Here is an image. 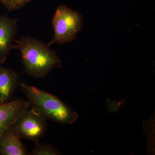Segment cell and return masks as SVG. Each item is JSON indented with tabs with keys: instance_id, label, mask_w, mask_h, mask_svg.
<instances>
[{
	"instance_id": "8992f818",
	"label": "cell",
	"mask_w": 155,
	"mask_h": 155,
	"mask_svg": "<svg viewBox=\"0 0 155 155\" xmlns=\"http://www.w3.org/2000/svg\"><path fill=\"white\" fill-rule=\"evenodd\" d=\"M29 107L28 101L19 99L0 105V137L13 125L23 111Z\"/></svg>"
},
{
	"instance_id": "3957f363",
	"label": "cell",
	"mask_w": 155,
	"mask_h": 155,
	"mask_svg": "<svg viewBox=\"0 0 155 155\" xmlns=\"http://www.w3.org/2000/svg\"><path fill=\"white\" fill-rule=\"evenodd\" d=\"M54 38L48 44L63 45L76 38L83 25L82 16L77 11L61 5L56 9L52 20Z\"/></svg>"
},
{
	"instance_id": "5b68a950",
	"label": "cell",
	"mask_w": 155,
	"mask_h": 155,
	"mask_svg": "<svg viewBox=\"0 0 155 155\" xmlns=\"http://www.w3.org/2000/svg\"><path fill=\"white\" fill-rule=\"evenodd\" d=\"M17 28L18 19L0 16V64L5 62L7 56L14 49Z\"/></svg>"
},
{
	"instance_id": "52a82bcc",
	"label": "cell",
	"mask_w": 155,
	"mask_h": 155,
	"mask_svg": "<svg viewBox=\"0 0 155 155\" xmlns=\"http://www.w3.org/2000/svg\"><path fill=\"white\" fill-rule=\"evenodd\" d=\"M20 83L18 72L0 66V105L11 101Z\"/></svg>"
},
{
	"instance_id": "9c48e42d",
	"label": "cell",
	"mask_w": 155,
	"mask_h": 155,
	"mask_svg": "<svg viewBox=\"0 0 155 155\" xmlns=\"http://www.w3.org/2000/svg\"><path fill=\"white\" fill-rule=\"evenodd\" d=\"M30 155H58L61 153L54 146L48 144H41L39 142L35 144L31 150Z\"/></svg>"
},
{
	"instance_id": "277c9868",
	"label": "cell",
	"mask_w": 155,
	"mask_h": 155,
	"mask_svg": "<svg viewBox=\"0 0 155 155\" xmlns=\"http://www.w3.org/2000/svg\"><path fill=\"white\" fill-rule=\"evenodd\" d=\"M30 108L20 114L12 126L20 138L31 140L36 144L46 133L47 120Z\"/></svg>"
},
{
	"instance_id": "7a4b0ae2",
	"label": "cell",
	"mask_w": 155,
	"mask_h": 155,
	"mask_svg": "<svg viewBox=\"0 0 155 155\" xmlns=\"http://www.w3.org/2000/svg\"><path fill=\"white\" fill-rule=\"evenodd\" d=\"M19 85L28 98L30 107L47 120L62 125L73 124L77 120V113L55 96L25 82Z\"/></svg>"
},
{
	"instance_id": "6da1fadb",
	"label": "cell",
	"mask_w": 155,
	"mask_h": 155,
	"mask_svg": "<svg viewBox=\"0 0 155 155\" xmlns=\"http://www.w3.org/2000/svg\"><path fill=\"white\" fill-rule=\"evenodd\" d=\"M14 49L20 51L25 71L35 78H45L61 64L57 53L48 44L30 36L16 40Z\"/></svg>"
},
{
	"instance_id": "ba28073f",
	"label": "cell",
	"mask_w": 155,
	"mask_h": 155,
	"mask_svg": "<svg viewBox=\"0 0 155 155\" xmlns=\"http://www.w3.org/2000/svg\"><path fill=\"white\" fill-rule=\"evenodd\" d=\"M13 126L8 128L0 137V154L26 155L28 151Z\"/></svg>"
},
{
	"instance_id": "30bf717a",
	"label": "cell",
	"mask_w": 155,
	"mask_h": 155,
	"mask_svg": "<svg viewBox=\"0 0 155 155\" xmlns=\"http://www.w3.org/2000/svg\"><path fill=\"white\" fill-rule=\"evenodd\" d=\"M32 0H0V2L8 12L16 11L22 8Z\"/></svg>"
}]
</instances>
